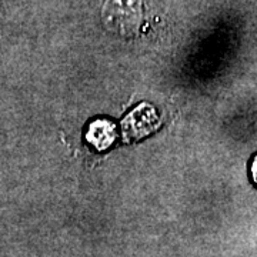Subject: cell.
Returning <instances> with one entry per match:
<instances>
[{"mask_svg": "<svg viewBox=\"0 0 257 257\" xmlns=\"http://www.w3.org/2000/svg\"><path fill=\"white\" fill-rule=\"evenodd\" d=\"M87 140L97 150H106L116 138V128L111 121L99 119L93 121L87 130Z\"/></svg>", "mask_w": 257, "mask_h": 257, "instance_id": "cell-2", "label": "cell"}, {"mask_svg": "<svg viewBox=\"0 0 257 257\" xmlns=\"http://www.w3.org/2000/svg\"><path fill=\"white\" fill-rule=\"evenodd\" d=\"M250 175H251V179H253V182L257 186V155L253 159V162H251V166H250Z\"/></svg>", "mask_w": 257, "mask_h": 257, "instance_id": "cell-3", "label": "cell"}, {"mask_svg": "<svg viewBox=\"0 0 257 257\" xmlns=\"http://www.w3.org/2000/svg\"><path fill=\"white\" fill-rule=\"evenodd\" d=\"M142 22V0H107L103 8V23L120 36L135 35Z\"/></svg>", "mask_w": 257, "mask_h": 257, "instance_id": "cell-1", "label": "cell"}]
</instances>
